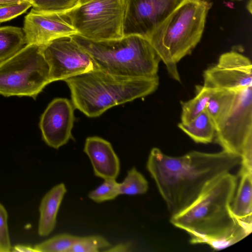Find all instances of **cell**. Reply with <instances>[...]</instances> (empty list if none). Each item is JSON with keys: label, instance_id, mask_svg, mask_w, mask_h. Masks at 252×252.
I'll return each instance as SVG.
<instances>
[{"label": "cell", "instance_id": "cell-1", "mask_svg": "<svg viewBox=\"0 0 252 252\" xmlns=\"http://www.w3.org/2000/svg\"><path fill=\"white\" fill-rule=\"evenodd\" d=\"M241 163L240 156L224 150L215 153L192 151L172 157L154 148L146 167L173 216L191 205L210 182Z\"/></svg>", "mask_w": 252, "mask_h": 252}, {"label": "cell", "instance_id": "cell-2", "mask_svg": "<svg viewBox=\"0 0 252 252\" xmlns=\"http://www.w3.org/2000/svg\"><path fill=\"white\" fill-rule=\"evenodd\" d=\"M238 177L230 172L210 182L197 199L170 222L190 235L192 244H205L215 250L225 248L251 233L232 215L230 206Z\"/></svg>", "mask_w": 252, "mask_h": 252}, {"label": "cell", "instance_id": "cell-3", "mask_svg": "<svg viewBox=\"0 0 252 252\" xmlns=\"http://www.w3.org/2000/svg\"><path fill=\"white\" fill-rule=\"evenodd\" d=\"M75 108L88 117H98L107 110L154 93L158 76L127 77L112 75L99 69L64 79Z\"/></svg>", "mask_w": 252, "mask_h": 252}, {"label": "cell", "instance_id": "cell-4", "mask_svg": "<svg viewBox=\"0 0 252 252\" xmlns=\"http://www.w3.org/2000/svg\"><path fill=\"white\" fill-rule=\"evenodd\" d=\"M212 5L211 0H182L149 39L176 81L180 82L177 63L200 41Z\"/></svg>", "mask_w": 252, "mask_h": 252}, {"label": "cell", "instance_id": "cell-5", "mask_svg": "<svg viewBox=\"0 0 252 252\" xmlns=\"http://www.w3.org/2000/svg\"><path fill=\"white\" fill-rule=\"evenodd\" d=\"M71 37L93 58L98 68L127 77L158 76L160 58L147 38L136 34L94 41L78 34Z\"/></svg>", "mask_w": 252, "mask_h": 252}, {"label": "cell", "instance_id": "cell-6", "mask_svg": "<svg viewBox=\"0 0 252 252\" xmlns=\"http://www.w3.org/2000/svg\"><path fill=\"white\" fill-rule=\"evenodd\" d=\"M49 83V67L42 46L27 44L0 63V94L35 99Z\"/></svg>", "mask_w": 252, "mask_h": 252}, {"label": "cell", "instance_id": "cell-7", "mask_svg": "<svg viewBox=\"0 0 252 252\" xmlns=\"http://www.w3.org/2000/svg\"><path fill=\"white\" fill-rule=\"evenodd\" d=\"M126 0H92L62 14L86 39L99 41L117 39L124 35Z\"/></svg>", "mask_w": 252, "mask_h": 252}, {"label": "cell", "instance_id": "cell-8", "mask_svg": "<svg viewBox=\"0 0 252 252\" xmlns=\"http://www.w3.org/2000/svg\"><path fill=\"white\" fill-rule=\"evenodd\" d=\"M216 142L242 158L241 166L252 171V86L236 92L234 102L216 125Z\"/></svg>", "mask_w": 252, "mask_h": 252}, {"label": "cell", "instance_id": "cell-9", "mask_svg": "<svg viewBox=\"0 0 252 252\" xmlns=\"http://www.w3.org/2000/svg\"><path fill=\"white\" fill-rule=\"evenodd\" d=\"M42 50L49 65L50 83L99 69L91 56L71 37L53 40L42 46Z\"/></svg>", "mask_w": 252, "mask_h": 252}, {"label": "cell", "instance_id": "cell-10", "mask_svg": "<svg viewBox=\"0 0 252 252\" xmlns=\"http://www.w3.org/2000/svg\"><path fill=\"white\" fill-rule=\"evenodd\" d=\"M251 60L234 51L222 54L218 63L206 69L203 86L214 90L238 92L252 86Z\"/></svg>", "mask_w": 252, "mask_h": 252}, {"label": "cell", "instance_id": "cell-11", "mask_svg": "<svg viewBox=\"0 0 252 252\" xmlns=\"http://www.w3.org/2000/svg\"><path fill=\"white\" fill-rule=\"evenodd\" d=\"M182 0H126L124 36L136 34L149 40L157 27Z\"/></svg>", "mask_w": 252, "mask_h": 252}, {"label": "cell", "instance_id": "cell-12", "mask_svg": "<svg viewBox=\"0 0 252 252\" xmlns=\"http://www.w3.org/2000/svg\"><path fill=\"white\" fill-rule=\"evenodd\" d=\"M74 107L65 98L54 99L41 115L39 127L42 139L50 147L58 149L73 139Z\"/></svg>", "mask_w": 252, "mask_h": 252}, {"label": "cell", "instance_id": "cell-13", "mask_svg": "<svg viewBox=\"0 0 252 252\" xmlns=\"http://www.w3.org/2000/svg\"><path fill=\"white\" fill-rule=\"evenodd\" d=\"M23 30L27 44L40 46L78 34L62 14L41 12L33 8L25 17Z\"/></svg>", "mask_w": 252, "mask_h": 252}, {"label": "cell", "instance_id": "cell-14", "mask_svg": "<svg viewBox=\"0 0 252 252\" xmlns=\"http://www.w3.org/2000/svg\"><path fill=\"white\" fill-rule=\"evenodd\" d=\"M84 151L92 163L94 174L104 180L116 179L120 172V160L111 143L97 136L88 137Z\"/></svg>", "mask_w": 252, "mask_h": 252}, {"label": "cell", "instance_id": "cell-15", "mask_svg": "<svg viewBox=\"0 0 252 252\" xmlns=\"http://www.w3.org/2000/svg\"><path fill=\"white\" fill-rule=\"evenodd\" d=\"M241 178L231 204L233 217L251 233L252 230V171L241 166Z\"/></svg>", "mask_w": 252, "mask_h": 252}, {"label": "cell", "instance_id": "cell-16", "mask_svg": "<svg viewBox=\"0 0 252 252\" xmlns=\"http://www.w3.org/2000/svg\"><path fill=\"white\" fill-rule=\"evenodd\" d=\"M67 191L63 183L55 186L42 198L39 208L38 232L41 236L49 235L54 229L57 214Z\"/></svg>", "mask_w": 252, "mask_h": 252}, {"label": "cell", "instance_id": "cell-17", "mask_svg": "<svg viewBox=\"0 0 252 252\" xmlns=\"http://www.w3.org/2000/svg\"><path fill=\"white\" fill-rule=\"evenodd\" d=\"M178 126L196 143H211L215 138V125L206 110L191 121L180 123Z\"/></svg>", "mask_w": 252, "mask_h": 252}, {"label": "cell", "instance_id": "cell-18", "mask_svg": "<svg viewBox=\"0 0 252 252\" xmlns=\"http://www.w3.org/2000/svg\"><path fill=\"white\" fill-rule=\"evenodd\" d=\"M26 45L23 29L9 26L0 27V63L14 55Z\"/></svg>", "mask_w": 252, "mask_h": 252}, {"label": "cell", "instance_id": "cell-19", "mask_svg": "<svg viewBox=\"0 0 252 252\" xmlns=\"http://www.w3.org/2000/svg\"><path fill=\"white\" fill-rule=\"evenodd\" d=\"M215 90L204 86H197L195 97L182 102L181 123H188L204 111Z\"/></svg>", "mask_w": 252, "mask_h": 252}, {"label": "cell", "instance_id": "cell-20", "mask_svg": "<svg viewBox=\"0 0 252 252\" xmlns=\"http://www.w3.org/2000/svg\"><path fill=\"white\" fill-rule=\"evenodd\" d=\"M236 92L224 90H215L207 103L206 110L215 127L232 105Z\"/></svg>", "mask_w": 252, "mask_h": 252}, {"label": "cell", "instance_id": "cell-21", "mask_svg": "<svg viewBox=\"0 0 252 252\" xmlns=\"http://www.w3.org/2000/svg\"><path fill=\"white\" fill-rule=\"evenodd\" d=\"M120 194L134 195L145 193L148 189V183L145 177L135 167L127 172L122 182L119 183Z\"/></svg>", "mask_w": 252, "mask_h": 252}, {"label": "cell", "instance_id": "cell-22", "mask_svg": "<svg viewBox=\"0 0 252 252\" xmlns=\"http://www.w3.org/2000/svg\"><path fill=\"white\" fill-rule=\"evenodd\" d=\"M79 237L68 233L60 234L36 245V252H68Z\"/></svg>", "mask_w": 252, "mask_h": 252}, {"label": "cell", "instance_id": "cell-23", "mask_svg": "<svg viewBox=\"0 0 252 252\" xmlns=\"http://www.w3.org/2000/svg\"><path fill=\"white\" fill-rule=\"evenodd\" d=\"M32 8L47 13L63 14L79 6L80 0H30Z\"/></svg>", "mask_w": 252, "mask_h": 252}, {"label": "cell", "instance_id": "cell-24", "mask_svg": "<svg viewBox=\"0 0 252 252\" xmlns=\"http://www.w3.org/2000/svg\"><path fill=\"white\" fill-rule=\"evenodd\" d=\"M110 247V243L101 236L79 237L68 252H98Z\"/></svg>", "mask_w": 252, "mask_h": 252}, {"label": "cell", "instance_id": "cell-25", "mask_svg": "<svg viewBox=\"0 0 252 252\" xmlns=\"http://www.w3.org/2000/svg\"><path fill=\"white\" fill-rule=\"evenodd\" d=\"M119 185L116 179L104 180L101 185L89 192L88 197L97 203L113 200L120 195Z\"/></svg>", "mask_w": 252, "mask_h": 252}, {"label": "cell", "instance_id": "cell-26", "mask_svg": "<svg viewBox=\"0 0 252 252\" xmlns=\"http://www.w3.org/2000/svg\"><path fill=\"white\" fill-rule=\"evenodd\" d=\"M32 6L30 1L0 7V23L10 21L25 13Z\"/></svg>", "mask_w": 252, "mask_h": 252}, {"label": "cell", "instance_id": "cell-27", "mask_svg": "<svg viewBox=\"0 0 252 252\" xmlns=\"http://www.w3.org/2000/svg\"><path fill=\"white\" fill-rule=\"evenodd\" d=\"M7 219V212L0 203V252H9L12 248L9 235Z\"/></svg>", "mask_w": 252, "mask_h": 252}, {"label": "cell", "instance_id": "cell-28", "mask_svg": "<svg viewBox=\"0 0 252 252\" xmlns=\"http://www.w3.org/2000/svg\"><path fill=\"white\" fill-rule=\"evenodd\" d=\"M130 248L131 246L129 243L119 244L112 247H109L108 249L105 250V251L113 252H126L129 251Z\"/></svg>", "mask_w": 252, "mask_h": 252}, {"label": "cell", "instance_id": "cell-29", "mask_svg": "<svg viewBox=\"0 0 252 252\" xmlns=\"http://www.w3.org/2000/svg\"><path fill=\"white\" fill-rule=\"evenodd\" d=\"M13 251L20 252H36L34 248L25 245H16L13 248Z\"/></svg>", "mask_w": 252, "mask_h": 252}, {"label": "cell", "instance_id": "cell-30", "mask_svg": "<svg viewBox=\"0 0 252 252\" xmlns=\"http://www.w3.org/2000/svg\"><path fill=\"white\" fill-rule=\"evenodd\" d=\"M26 1H30V0H0V7L15 4Z\"/></svg>", "mask_w": 252, "mask_h": 252}, {"label": "cell", "instance_id": "cell-31", "mask_svg": "<svg viewBox=\"0 0 252 252\" xmlns=\"http://www.w3.org/2000/svg\"><path fill=\"white\" fill-rule=\"evenodd\" d=\"M92 0H80V4H82Z\"/></svg>", "mask_w": 252, "mask_h": 252}]
</instances>
